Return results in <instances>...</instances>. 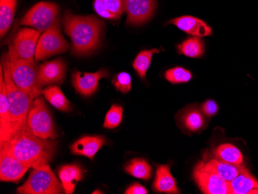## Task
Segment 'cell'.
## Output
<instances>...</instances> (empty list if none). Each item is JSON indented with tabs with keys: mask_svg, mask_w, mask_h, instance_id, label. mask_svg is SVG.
Wrapping results in <instances>:
<instances>
[{
	"mask_svg": "<svg viewBox=\"0 0 258 194\" xmlns=\"http://www.w3.org/2000/svg\"><path fill=\"white\" fill-rule=\"evenodd\" d=\"M59 7L53 3L41 2L32 7L21 21V24L34 27L39 32L50 28L57 19Z\"/></svg>",
	"mask_w": 258,
	"mask_h": 194,
	"instance_id": "obj_9",
	"label": "cell"
},
{
	"mask_svg": "<svg viewBox=\"0 0 258 194\" xmlns=\"http://www.w3.org/2000/svg\"><path fill=\"white\" fill-rule=\"evenodd\" d=\"M108 75L105 69H101L95 73H82L76 71L72 75V84L78 93L89 97L96 92L100 79L107 78Z\"/></svg>",
	"mask_w": 258,
	"mask_h": 194,
	"instance_id": "obj_13",
	"label": "cell"
},
{
	"mask_svg": "<svg viewBox=\"0 0 258 194\" xmlns=\"http://www.w3.org/2000/svg\"><path fill=\"white\" fill-rule=\"evenodd\" d=\"M194 179L201 190L207 194H230L229 182L207 170L204 163L196 167Z\"/></svg>",
	"mask_w": 258,
	"mask_h": 194,
	"instance_id": "obj_10",
	"label": "cell"
},
{
	"mask_svg": "<svg viewBox=\"0 0 258 194\" xmlns=\"http://www.w3.org/2000/svg\"><path fill=\"white\" fill-rule=\"evenodd\" d=\"M165 78L172 84L186 83L192 79V74L185 68L176 67L166 71Z\"/></svg>",
	"mask_w": 258,
	"mask_h": 194,
	"instance_id": "obj_31",
	"label": "cell"
},
{
	"mask_svg": "<svg viewBox=\"0 0 258 194\" xmlns=\"http://www.w3.org/2000/svg\"><path fill=\"white\" fill-rule=\"evenodd\" d=\"M64 192L61 182L48 164L33 168L27 180L17 189L20 194H61Z\"/></svg>",
	"mask_w": 258,
	"mask_h": 194,
	"instance_id": "obj_5",
	"label": "cell"
},
{
	"mask_svg": "<svg viewBox=\"0 0 258 194\" xmlns=\"http://www.w3.org/2000/svg\"><path fill=\"white\" fill-rule=\"evenodd\" d=\"M127 14V24L139 26L152 18L156 10V0H122Z\"/></svg>",
	"mask_w": 258,
	"mask_h": 194,
	"instance_id": "obj_11",
	"label": "cell"
},
{
	"mask_svg": "<svg viewBox=\"0 0 258 194\" xmlns=\"http://www.w3.org/2000/svg\"><path fill=\"white\" fill-rule=\"evenodd\" d=\"M202 111L206 116L211 117L217 114L218 111V106L215 101L213 100H207L203 105Z\"/></svg>",
	"mask_w": 258,
	"mask_h": 194,
	"instance_id": "obj_33",
	"label": "cell"
},
{
	"mask_svg": "<svg viewBox=\"0 0 258 194\" xmlns=\"http://www.w3.org/2000/svg\"><path fill=\"white\" fill-rule=\"evenodd\" d=\"M27 126L39 138L55 140L58 137L51 115L43 98L33 101L27 118Z\"/></svg>",
	"mask_w": 258,
	"mask_h": 194,
	"instance_id": "obj_6",
	"label": "cell"
},
{
	"mask_svg": "<svg viewBox=\"0 0 258 194\" xmlns=\"http://www.w3.org/2000/svg\"><path fill=\"white\" fill-rule=\"evenodd\" d=\"M94 9L103 18L117 20L124 13L122 0H95Z\"/></svg>",
	"mask_w": 258,
	"mask_h": 194,
	"instance_id": "obj_22",
	"label": "cell"
},
{
	"mask_svg": "<svg viewBox=\"0 0 258 194\" xmlns=\"http://www.w3.org/2000/svg\"><path fill=\"white\" fill-rule=\"evenodd\" d=\"M124 170L129 175L138 179L149 180L152 177V166L143 159H133L124 166Z\"/></svg>",
	"mask_w": 258,
	"mask_h": 194,
	"instance_id": "obj_26",
	"label": "cell"
},
{
	"mask_svg": "<svg viewBox=\"0 0 258 194\" xmlns=\"http://www.w3.org/2000/svg\"><path fill=\"white\" fill-rule=\"evenodd\" d=\"M45 98L56 109L63 111H72V105L61 90L57 86H50L42 91Z\"/></svg>",
	"mask_w": 258,
	"mask_h": 194,
	"instance_id": "obj_25",
	"label": "cell"
},
{
	"mask_svg": "<svg viewBox=\"0 0 258 194\" xmlns=\"http://www.w3.org/2000/svg\"><path fill=\"white\" fill-rule=\"evenodd\" d=\"M17 0H0V36L6 35L15 14Z\"/></svg>",
	"mask_w": 258,
	"mask_h": 194,
	"instance_id": "obj_24",
	"label": "cell"
},
{
	"mask_svg": "<svg viewBox=\"0 0 258 194\" xmlns=\"http://www.w3.org/2000/svg\"><path fill=\"white\" fill-rule=\"evenodd\" d=\"M169 24H174L182 31L196 37H207L212 34V29L205 22L190 16L173 19L169 21Z\"/></svg>",
	"mask_w": 258,
	"mask_h": 194,
	"instance_id": "obj_17",
	"label": "cell"
},
{
	"mask_svg": "<svg viewBox=\"0 0 258 194\" xmlns=\"http://www.w3.org/2000/svg\"><path fill=\"white\" fill-rule=\"evenodd\" d=\"M8 98L9 114L12 137L27 124V118L35 99L33 95L18 89L10 77L4 74Z\"/></svg>",
	"mask_w": 258,
	"mask_h": 194,
	"instance_id": "obj_4",
	"label": "cell"
},
{
	"mask_svg": "<svg viewBox=\"0 0 258 194\" xmlns=\"http://www.w3.org/2000/svg\"><path fill=\"white\" fill-rule=\"evenodd\" d=\"M230 194L258 193V181L247 169L229 182Z\"/></svg>",
	"mask_w": 258,
	"mask_h": 194,
	"instance_id": "obj_21",
	"label": "cell"
},
{
	"mask_svg": "<svg viewBox=\"0 0 258 194\" xmlns=\"http://www.w3.org/2000/svg\"><path fill=\"white\" fill-rule=\"evenodd\" d=\"M56 143L35 136L28 126L23 127L0 150L10 153L33 168L48 164L56 151Z\"/></svg>",
	"mask_w": 258,
	"mask_h": 194,
	"instance_id": "obj_1",
	"label": "cell"
},
{
	"mask_svg": "<svg viewBox=\"0 0 258 194\" xmlns=\"http://www.w3.org/2000/svg\"><path fill=\"white\" fill-rule=\"evenodd\" d=\"M182 122L187 130L197 132L203 128L204 118L201 111L197 109H190L185 111L182 116Z\"/></svg>",
	"mask_w": 258,
	"mask_h": 194,
	"instance_id": "obj_29",
	"label": "cell"
},
{
	"mask_svg": "<svg viewBox=\"0 0 258 194\" xmlns=\"http://www.w3.org/2000/svg\"><path fill=\"white\" fill-rule=\"evenodd\" d=\"M30 168L10 153L0 150V179L3 182H18Z\"/></svg>",
	"mask_w": 258,
	"mask_h": 194,
	"instance_id": "obj_12",
	"label": "cell"
},
{
	"mask_svg": "<svg viewBox=\"0 0 258 194\" xmlns=\"http://www.w3.org/2000/svg\"><path fill=\"white\" fill-rule=\"evenodd\" d=\"M177 48L178 52L181 54L192 58H197L204 55L205 46L204 40L201 37H194L187 39L181 44L178 45Z\"/></svg>",
	"mask_w": 258,
	"mask_h": 194,
	"instance_id": "obj_27",
	"label": "cell"
},
{
	"mask_svg": "<svg viewBox=\"0 0 258 194\" xmlns=\"http://www.w3.org/2000/svg\"><path fill=\"white\" fill-rule=\"evenodd\" d=\"M207 170L217 175L219 177L230 182L235 179L246 168L243 166H236L220 161L218 159H210L207 163H204Z\"/></svg>",
	"mask_w": 258,
	"mask_h": 194,
	"instance_id": "obj_19",
	"label": "cell"
},
{
	"mask_svg": "<svg viewBox=\"0 0 258 194\" xmlns=\"http://www.w3.org/2000/svg\"><path fill=\"white\" fill-rule=\"evenodd\" d=\"M3 66H1L0 76V146L8 142L12 138L10 130V114H9L8 98L7 88L3 75Z\"/></svg>",
	"mask_w": 258,
	"mask_h": 194,
	"instance_id": "obj_15",
	"label": "cell"
},
{
	"mask_svg": "<svg viewBox=\"0 0 258 194\" xmlns=\"http://www.w3.org/2000/svg\"><path fill=\"white\" fill-rule=\"evenodd\" d=\"M106 143L103 136H84L72 145L71 151L72 154L93 159Z\"/></svg>",
	"mask_w": 258,
	"mask_h": 194,
	"instance_id": "obj_16",
	"label": "cell"
},
{
	"mask_svg": "<svg viewBox=\"0 0 258 194\" xmlns=\"http://www.w3.org/2000/svg\"><path fill=\"white\" fill-rule=\"evenodd\" d=\"M125 194H147L149 193V191L143 185L139 184V183H134V184L130 186V187L126 189Z\"/></svg>",
	"mask_w": 258,
	"mask_h": 194,
	"instance_id": "obj_34",
	"label": "cell"
},
{
	"mask_svg": "<svg viewBox=\"0 0 258 194\" xmlns=\"http://www.w3.org/2000/svg\"><path fill=\"white\" fill-rule=\"evenodd\" d=\"M3 69L18 89L35 98L42 94L39 83V68L34 60L11 61L5 56L2 61Z\"/></svg>",
	"mask_w": 258,
	"mask_h": 194,
	"instance_id": "obj_3",
	"label": "cell"
},
{
	"mask_svg": "<svg viewBox=\"0 0 258 194\" xmlns=\"http://www.w3.org/2000/svg\"><path fill=\"white\" fill-rule=\"evenodd\" d=\"M66 73V64L61 59L46 62L39 67V83L41 86L62 84Z\"/></svg>",
	"mask_w": 258,
	"mask_h": 194,
	"instance_id": "obj_14",
	"label": "cell"
},
{
	"mask_svg": "<svg viewBox=\"0 0 258 194\" xmlns=\"http://www.w3.org/2000/svg\"><path fill=\"white\" fill-rule=\"evenodd\" d=\"M122 118V107L119 105H113L105 115L103 126L109 130L117 128L121 124Z\"/></svg>",
	"mask_w": 258,
	"mask_h": 194,
	"instance_id": "obj_30",
	"label": "cell"
},
{
	"mask_svg": "<svg viewBox=\"0 0 258 194\" xmlns=\"http://www.w3.org/2000/svg\"><path fill=\"white\" fill-rule=\"evenodd\" d=\"M40 32L33 29L23 28L19 30L10 43L6 56L11 61L32 60L37 51Z\"/></svg>",
	"mask_w": 258,
	"mask_h": 194,
	"instance_id": "obj_7",
	"label": "cell"
},
{
	"mask_svg": "<svg viewBox=\"0 0 258 194\" xmlns=\"http://www.w3.org/2000/svg\"><path fill=\"white\" fill-rule=\"evenodd\" d=\"M112 83L114 88L123 94L128 93L132 89V78L129 74L121 72L113 78Z\"/></svg>",
	"mask_w": 258,
	"mask_h": 194,
	"instance_id": "obj_32",
	"label": "cell"
},
{
	"mask_svg": "<svg viewBox=\"0 0 258 194\" xmlns=\"http://www.w3.org/2000/svg\"><path fill=\"white\" fill-rule=\"evenodd\" d=\"M153 189L156 192L179 193L177 184L171 173L169 165L158 166Z\"/></svg>",
	"mask_w": 258,
	"mask_h": 194,
	"instance_id": "obj_20",
	"label": "cell"
},
{
	"mask_svg": "<svg viewBox=\"0 0 258 194\" xmlns=\"http://www.w3.org/2000/svg\"><path fill=\"white\" fill-rule=\"evenodd\" d=\"M65 33L72 42V50L75 55L91 54L98 49L104 24L95 16L73 15L66 12L63 17Z\"/></svg>",
	"mask_w": 258,
	"mask_h": 194,
	"instance_id": "obj_2",
	"label": "cell"
},
{
	"mask_svg": "<svg viewBox=\"0 0 258 194\" xmlns=\"http://www.w3.org/2000/svg\"><path fill=\"white\" fill-rule=\"evenodd\" d=\"M159 52V50L158 49H152V50H143L137 55L136 58L133 61V66L141 78H144L146 77V72L152 62V56L154 53H157Z\"/></svg>",
	"mask_w": 258,
	"mask_h": 194,
	"instance_id": "obj_28",
	"label": "cell"
},
{
	"mask_svg": "<svg viewBox=\"0 0 258 194\" xmlns=\"http://www.w3.org/2000/svg\"><path fill=\"white\" fill-rule=\"evenodd\" d=\"M216 159L236 166H243V157L236 146L228 143L220 145L215 150Z\"/></svg>",
	"mask_w": 258,
	"mask_h": 194,
	"instance_id": "obj_23",
	"label": "cell"
},
{
	"mask_svg": "<svg viewBox=\"0 0 258 194\" xmlns=\"http://www.w3.org/2000/svg\"><path fill=\"white\" fill-rule=\"evenodd\" d=\"M69 47V43L60 33V20L57 18L39 39L35 58L36 60H44L53 55L65 53Z\"/></svg>",
	"mask_w": 258,
	"mask_h": 194,
	"instance_id": "obj_8",
	"label": "cell"
},
{
	"mask_svg": "<svg viewBox=\"0 0 258 194\" xmlns=\"http://www.w3.org/2000/svg\"><path fill=\"white\" fill-rule=\"evenodd\" d=\"M58 175L63 186L65 193L72 194L75 192L78 182L83 178V170L78 164H68L58 169Z\"/></svg>",
	"mask_w": 258,
	"mask_h": 194,
	"instance_id": "obj_18",
	"label": "cell"
}]
</instances>
